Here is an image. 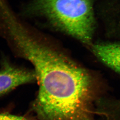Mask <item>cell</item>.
I'll use <instances>...</instances> for the list:
<instances>
[{
	"label": "cell",
	"mask_w": 120,
	"mask_h": 120,
	"mask_svg": "<svg viewBox=\"0 0 120 120\" xmlns=\"http://www.w3.org/2000/svg\"><path fill=\"white\" fill-rule=\"evenodd\" d=\"M37 81L34 70L16 67L9 61H2L0 69V96L19 86Z\"/></svg>",
	"instance_id": "3"
},
{
	"label": "cell",
	"mask_w": 120,
	"mask_h": 120,
	"mask_svg": "<svg viewBox=\"0 0 120 120\" xmlns=\"http://www.w3.org/2000/svg\"><path fill=\"white\" fill-rule=\"evenodd\" d=\"M26 11L84 43L91 42L94 19L91 0H33Z\"/></svg>",
	"instance_id": "2"
},
{
	"label": "cell",
	"mask_w": 120,
	"mask_h": 120,
	"mask_svg": "<svg viewBox=\"0 0 120 120\" xmlns=\"http://www.w3.org/2000/svg\"><path fill=\"white\" fill-rule=\"evenodd\" d=\"M0 120H29L25 117L8 112H0Z\"/></svg>",
	"instance_id": "5"
},
{
	"label": "cell",
	"mask_w": 120,
	"mask_h": 120,
	"mask_svg": "<svg viewBox=\"0 0 120 120\" xmlns=\"http://www.w3.org/2000/svg\"><path fill=\"white\" fill-rule=\"evenodd\" d=\"M7 43L34 68L39 90L32 108L38 120H94L91 76L56 43L21 25L9 33Z\"/></svg>",
	"instance_id": "1"
},
{
	"label": "cell",
	"mask_w": 120,
	"mask_h": 120,
	"mask_svg": "<svg viewBox=\"0 0 120 120\" xmlns=\"http://www.w3.org/2000/svg\"><path fill=\"white\" fill-rule=\"evenodd\" d=\"M92 49L100 60L120 73V43H100L93 46Z\"/></svg>",
	"instance_id": "4"
}]
</instances>
